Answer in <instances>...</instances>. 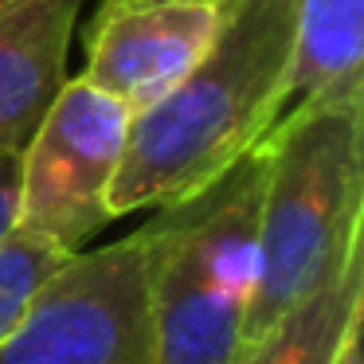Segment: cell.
Returning <instances> with one entry per match:
<instances>
[{
    "label": "cell",
    "instance_id": "obj_1",
    "mask_svg": "<svg viewBox=\"0 0 364 364\" xmlns=\"http://www.w3.org/2000/svg\"><path fill=\"white\" fill-rule=\"evenodd\" d=\"M294 9L298 0H220L208 55L129 118L110 184L114 220L208 188L267 141L290 102Z\"/></svg>",
    "mask_w": 364,
    "mask_h": 364
},
{
    "label": "cell",
    "instance_id": "obj_2",
    "mask_svg": "<svg viewBox=\"0 0 364 364\" xmlns=\"http://www.w3.org/2000/svg\"><path fill=\"white\" fill-rule=\"evenodd\" d=\"M259 149V282L243 345L333 282L364 247V82L294 102Z\"/></svg>",
    "mask_w": 364,
    "mask_h": 364
},
{
    "label": "cell",
    "instance_id": "obj_3",
    "mask_svg": "<svg viewBox=\"0 0 364 364\" xmlns=\"http://www.w3.org/2000/svg\"><path fill=\"white\" fill-rule=\"evenodd\" d=\"M262 149L208 188L157 208L145 247L153 364H235L259 282Z\"/></svg>",
    "mask_w": 364,
    "mask_h": 364
},
{
    "label": "cell",
    "instance_id": "obj_4",
    "mask_svg": "<svg viewBox=\"0 0 364 364\" xmlns=\"http://www.w3.org/2000/svg\"><path fill=\"white\" fill-rule=\"evenodd\" d=\"M0 364H153L141 235L67 255L0 341Z\"/></svg>",
    "mask_w": 364,
    "mask_h": 364
},
{
    "label": "cell",
    "instance_id": "obj_5",
    "mask_svg": "<svg viewBox=\"0 0 364 364\" xmlns=\"http://www.w3.org/2000/svg\"><path fill=\"white\" fill-rule=\"evenodd\" d=\"M134 114L87 79H67L20 153L16 228L82 251L110 215V184L118 176Z\"/></svg>",
    "mask_w": 364,
    "mask_h": 364
},
{
    "label": "cell",
    "instance_id": "obj_6",
    "mask_svg": "<svg viewBox=\"0 0 364 364\" xmlns=\"http://www.w3.org/2000/svg\"><path fill=\"white\" fill-rule=\"evenodd\" d=\"M215 28L220 0H102L87 28L82 79L141 114L208 55Z\"/></svg>",
    "mask_w": 364,
    "mask_h": 364
},
{
    "label": "cell",
    "instance_id": "obj_7",
    "mask_svg": "<svg viewBox=\"0 0 364 364\" xmlns=\"http://www.w3.org/2000/svg\"><path fill=\"white\" fill-rule=\"evenodd\" d=\"M82 0H0V161L20 157L67 82Z\"/></svg>",
    "mask_w": 364,
    "mask_h": 364
},
{
    "label": "cell",
    "instance_id": "obj_8",
    "mask_svg": "<svg viewBox=\"0 0 364 364\" xmlns=\"http://www.w3.org/2000/svg\"><path fill=\"white\" fill-rule=\"evenodd\" d=\"M364 314V247L333 282L290 306L262 337L239 348L235 364H333L348 325Z\"/></svg>",
    "mask_w": 364,
    "mask_h": 364
},
{
    "label": "cell",
    "instance_id": "obj_9",
    "mask_svg": "<svg viewBox=\"0 0 364 364\" xmlns=\"http://www.w3.org/2000/svg\"><path fill=\"white\" fill-rule=\"evenodd\" d=\"M364 82V0H298L290 102Z\"/></svg>",
    "mask_w": 364,
    "mask_h": 364
},
{
    "label": "cell",
    "instance_id": "obj_10",
    "mask_svg": "<svg viewBox=\"0 0 364 364\" xmlns=\"http://www.w3.org/2000/svg\"><path fill=\"white\" fill-rule=\"evenodd\" d=\"M75 251L48 243L24 228L0 235V341L20 325L24 309L32 306L36 290L51 278V270Z\"/></svg>",
    "mask_w": 364,
    "mask_h": 364
},
{
    "label": "cell",
    "instance_id": "obj_11",
    "mask_svg": "<svg viewBox=\"0 0 364 364\" xmlns=\"http://www.w3.org/2000/svg\"><path fill=\"white\" fill-rule=\"evenodd\" d=\"M16 192H20V157L0 161V235L16 228Z\"/></svg>",
    "mask_w": 364,
    "mask_h": 364
},
{
    "label": "cell",
    "instance_id": "obj_12",
    "mask_svg": "<svg viewBox=\"0 0 364 364\" xmlns=\"http://www.w3.org/2000/svg\"><path fill=\"white\" fill-rule=\"evenodd\" d=\"M333 364H364V353H360V321L348 325V333H345V341H341Z\"/></svg>",
    "mask_w": 364,
    "mask_h": 364
}]
</instances>
